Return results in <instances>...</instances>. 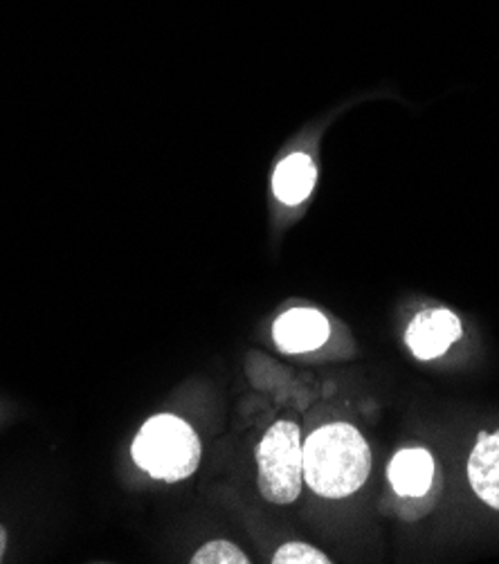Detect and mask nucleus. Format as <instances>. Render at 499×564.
Listing matches in <instances>:
<instances>
[{
    "mask_svg": "<svg viewBox=\"0 0 499 564\" xmlns=\"http://www.w3.org/2000/svg\"><path fill=\"white\" fill-rule=\"evenodd\" d=\"M371 473V449L349 423H328L304 443V479L324 499H345L358 492Z\"/></svg>",
    "mask_w": 499,
    "mask_h": 564,
    "instance_id": "nucleus-1",
    "label": "nucleus"
},
{
    "mask_svg": "<svg viewBox=\"0 0 499 564\" xmlns=\"http://www.w3.org/2000/svg\"><path fill=\"white\" fill-rule=\"evenodd\" d=\"M131 455L153 479L176 484L198 470L200 438L187 421L172 414H158L138 432Z\"/></svg>",
    "mask_w": 499,
    "mask_h": 564,
    "instance_id": "nucleus-2",
    "label": "nucleus"
},
{
    "mask_svg": "<svg viewBox=\"0 0 499 564\" xmlns=\"http://www.w3.org/2000/svg\"><path fill=\"white\" fill-rule=\"evenodd\" d=\"M259 492L276 506L293 503L304 484V445L300 427L291 421H276L257 447Z\"/></svg>",
    "mask_w": 499,
    "mask_h": 564,
    "instance_id": "nucleus-3",
    "label": "nucleus"
},
{
    "mask_svg": "<svg viewBox=\"0 0 499 564\" xmlns=\"http://www.w3.org/2000/svg\"><path fill=\"white\" fill-rule=\"evenodd\" d=\"M462 335V319L451 308H425L410 322L405 345L419 360H434L446 354Z\"/></svg>",
    "mask_w": 499,
    "mask_h": 564,
    "instance_id": "nucleus-4",
    "label": "nucleus"
},
{
    "mask_svg": "<svg viewBox=\"0 0 499 564\" xmlns=\"http://www.w3.org/2000/svg\"><path fill=\"white\" fill-rule=\"evenodd\" d=\"M330 335L328 319L315 308H291L272 326V337L284 354L319 349Z\"/></svg>",
    "mask_w": 499,
    "mask_h": 564,
    "instance_id": "nucleus-5",
    "label": "nucleus"
},
{
    "mask_svg": "<svg viewBox=\"0 0 499 564\" xmlns=\"http://www.w3.org/2000/svg\"><path fill=\"white\" fill-rule=\"evenodd\" d=\"M468 481L486 506L499 511V430L477 436L468 459Z\"/></svg>",
    "mask_w": 499,
    "mask_h": 564,
    "instance_id": "nucleus-6",
    "label": "nucleus"
},
{
    "mask_svg": "<svg viewBox=\"0 0 499 564\" xmlns=\"http://www.w3.org/2000/svg\"><path fill=\"white\" fill-rule=\"evenodd\" d=\"M317 183V166L308 153L295 151L274 166L272 194L284 205L304 203Z\"/></svg>",
    "mask_w": 499,
    "mask_h": 564,
    "instance_id": "nucleus-7",
    "label": "nucleus"
},
{
    "mask_svg": "<svg viewBox=\"0 0 499 564\" xmlns=\"http://www.w3.org/2000/svg\"><path fill=\"white\" fill-rule=\"evenodd\" d=\"M387 477H390L392 488L401 497H421L432 486L434 457L423 447L401 449V453L390 462Z\"/></svg>",
    "mask_w": 499,
    "mask_h": 564,
    "instance_id": "nucleus-8",
    "label": "nucleus"
},
{
    "mask_svg": "<svg viewBox=\"0 0 499 564\" xmlns=\"http://www.w3.org/2000/svg\"><path fill=\"white\" fill-rule=\"evenodd\" d=\"M192 564H248L250 557L228 540H211L200 546L192 560Z\"/></svg>",
    "mask_w": 499,
    "mask_h": 564,
    "instance_id": "nucleus-9",
    "label": "nucleus"
},
{
    "mask_svg": "<svg viewBox=\"0 0 499 564\" xmlns=\"http://www.w3.org/2000/svg\"><path fill=\"white\" fill-rule=\"evenodd\" d=\"M274 564H328V555L306 542H289L272 555Z\"/></svg>",
    "mask_w": 499,
    "mask_h": 564,
    "instance_id": "nucleus-10",
    "label": "nucleus"
},
{
    "mask_svg": "<svg viewBox=\"0 0 499 564\" xmlns=\"http://www.w3.org/2000/svg\"><path fill=\"white\" fill-rule=\"evenodd\" d=\"M6 549H8V531H6L3 527H0V560H3Z\"/></svg>",
    "mask_w": 499,
    "mask_h": 564,
    "instance_id": "nucleus-11",
    "label": "nucleus"
}]
</instances>
